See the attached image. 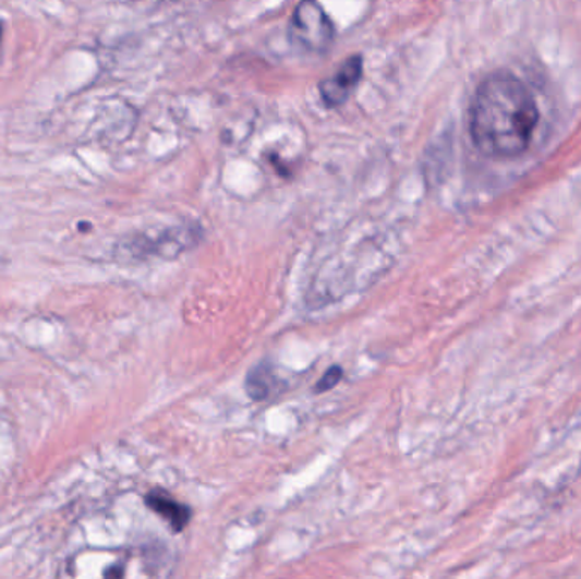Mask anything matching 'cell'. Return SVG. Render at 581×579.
<instances>
[{
  "instance_id": "1",
  "label": "cell",
  "mask_w": 581,
  "mask_h": 579,
  "mask_svg": "<svg viewBox=\"0 0 581 579\" xmlns=\"http://www.w3.org/2000/svg\"><path fill=\"white\" fill-rule=\"evenodd\" d=\"M540 124V108L528 85L510 72H495L471 102L470 133L483 155L498 160L525 154Z\"/></svg>"
},
{
  "instance_id": "2",
  "label": "cell",
  "mask_w": 581,
  "mask_h": 579,
  "mask_svg": "<svg viewBox=\"0 0 581 579\" xmlns=\"http://www.w3.org/2000/svg\"><path fill=\"white\" fill-rule=\"evenodd\" d=\"M289 35L301 47L319 53L330 47L334 24L316 0H301L294 9Z\"/></svg>"
},
{
  "instance_id": "3",
  "label": "cell",
  "mask_w": 581,
  "mask_h": 579,
  "mask_svg": "<svg viewBox=\"0 0 581 579\" xmlns=\"http://www.w3.org/2000/svg\"><path fill=\"white\" fill-rule=\"evenodd\" d=\"M362 79V57L354 55L339 67L331 77L319 82V96L328 108H339L349 99Z\"/></svg>"
},
{
  "instance_id": "4",
  "label": "cell",
  "mask_w": 581,
  "mask_h": 579,
  "mask_svg": "<svg viewBox=\"0 0 581 579\" xmlns=\"http://www.w3.org/2000/svg\"><path fill=\"white\" fill-rule=\"evenodd\" d=\"M145 502H147V507L150 508V510H154L155 514L166 518L167 522L172 526V529L175 530V532H181L182 529H185L189 520L193 517V514H191V510H189L185 505L175 502L172 496L167 495V493L164 492L148 493Z\"/></svg>"
},
{
  "instance_id": "5",
  "label": "cell",
  "mask_w": 581,
  "mask_h": 579,
  "mask_svg": "<svg viewBox=\"0 0 581 579\" xmlns=\"http://www.w3.org/2000/svg\"><path fill=\"white\" fill-rule=\"evenodd\" d=\"M274 384H276L274 369L267 362H263V364L255 365L249 376H246V395L251 396L255 401H261V399H266L273 393Z\"/></svg>"
},
{
  "instance_id": "6",
  "label": "cell",
  "mask_w": 581,
  "mask_h": 579,
  "mask_svg": "<svg viewBox=\"0 0 581 579\" xmlns=\"http://www.w3.org/2000/svg\"><path fill=\"white\" fill-rule=\"evenodd\" d=\"M343 371L342 367L336 365V367L328 369L325 376L319 379V383L315 386L316 393L330 391L331 388H336L337 384L342 379Z\"/></svg>"
},
{
  "instance_id": "7",
  "label": "cell",
  "mask_w": 581,
  "mask_h": 579,
  "mask_svg": "<svg viewBox=\"0 0 581 579\" xmlns=\"http://www.w3.org/2000/svg\"><path fill=\"white\" fill-rule=\"evenodd\" d=\"M0 38H2V24H0Z\"/></svg>"
}]
</instances>
